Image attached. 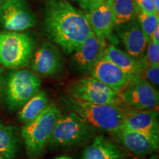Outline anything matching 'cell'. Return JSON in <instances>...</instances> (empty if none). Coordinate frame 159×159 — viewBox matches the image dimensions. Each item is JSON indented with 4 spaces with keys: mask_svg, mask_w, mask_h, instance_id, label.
<instances>
[{
    "mask_svg": "<svg viewBox=\"0 0 159 159\" xmlns=\"http://www.w3.org/2000/svg\"><path fill=\"white\" fill-rule=\"evenodd\" d=\"M136 8L134 0H113L112 11L114 26L124 25L134 19Z\"/></svg>",
    "mask_w": 159,
    "mask_h": 159,
    "instance_id": "44dd1931",
    "label": "cell"
},
{
    "mask_svg": "<svg viewBox=\"0 0 159 159\" xmlns=\"http://www.w3.org/2000/svg\"><path fill=\"white\" fill-rule=\"evenodd\" d=\"M5 0H0V11H1V8H2V6L3 5V2Z\"/></svg>",
    "mask_w": 159,
    "mask_h": 159,
    "instance_id": "4dcf8cb0",
    "label": "cell"
},
{
    "mask_svg": "<svg viewBox=\"0 0 159 159\" xmlns=\"http://www.w3.org/2000/svg\"><path fill=\"white\" fill-rule=\"evenodd\" d=\"M82 159H128V155L121 146L99 136L85 149Z\"/></svg>",
    "mask_w": 159,
    "mask_h": 159,
    "instance_id": "ac0fdd59",
    "label": "cell"
},
{
    "mask_svg": "<svg viewBox=\"0 0 159 159\" xmlns=\"http://www.w3.org/2000/svg\"><path fill=\"white\" fill-rule=\"evenodd\" d=\"M85 13H90L102 2V0H76Z\"/></svg>",
    "mask_w": 159,
    "mask_h": 159,
    "instance_id": "484cf974",
    "label": "cell"
},
{
    "mask_svg": "<svg viewBox=\"0 0 159 159\" xmlns=\"http://www.w3.org/2000/svg\"><path fill=\"white\" fill-rule=\"evenodd\" d=\"M113 0L102 2L100 5L90 13H87L92 31L101 39L115 40L113 35L114 29V16L112 11Z\"/></svg>",
    "mask_w": 159,
    "mask_h": 159,
    "instance_id": "2e32d148",
    "label": "cell"
},
{
    "mask_svg": "<svg viewBox=\"0 0 159 159\" xmlns=\"http://www.w3.org/2000/svg\"><path fill=\"white\" fill-rule=\"evenodd\" d=\"M137 12V20L138 25L142 30L143 34L146 38L148 43H150L152 35L153 34L155 30L158 26V15L152 14V13H147L142 11Z\"/></svg>",
    "mask_w": 159,
    "mask_h": 159,
    "instance_id": "7402d4cb",
    "label": "cell"
},
{
    "mask_svg": "<svg viewBox=\"0 0 159 159\" xmlns=\"http://www.w3.org/2000/svg\"><path fill=\"white\" fill-rule=\"evenodd\" d=\"M61 114V111L55 105H49L40 116L23 127L21 137L30 158L37 159L42 156Z\"/></svg>",
    "mask_w": 159,
    "mask_h": 159,
    "instance_id": "3957f363",
    "label": "cell"
},
{
    "mask_svg": "<svg viewBox=\"0 0 159 159\" xmlns=\"http://www.w3.org/2000/svg\"><path fill=\"white\" fill-rule=\"evenodd\" d=\"M35 41L21 32H0V65L8 69H20L30 63Z\"/></svg>",
    "mask_w": 159,
    "mask_h": 159,
    "instance_id": "5b68a950",
    "label": "cell"
},
{
    "mask_svg": "<svg viewBox=\"0 0 159 159\" xmlns=\"http://www.w3.org/2000/svg\"><path fill=\"white\" fill-rule=\"evenodd\" d=\"M69 91L70 96L85 102L122 106V101L118 93L91 76L80 78L71 83Z\"/></svg>",
    "mask_w": 159,
    "mask_h": 159,
    "instance_id": "52a82bcc",
    "label": "cell"
},
{
    "mask_svg": "<svg viewBox=\"0 0 159 159\" xmlns=\"http://www.w3.org/2000/svg\"><path fill=\"white\" fill-rule=\"evenodd\" d=\"M63 60L57 47L44 41L35 52L32 69L38 76L46 77L57 75L62 70Z\"/></svg>",
    "mask_w": 159,
    "mask_h": 159,
    "instance_id": "8fae6325",
    "label": "cell"
},
{
    "mask_svg": "<svg viewBox=\"0 0 159 159\" xmlns=\"http://www.w3.org/2000/svg\"><path fill=\"white\" fill-rule=\"evenodd\" d=\"M41 80L28 69H17L8 75L4 87V96L7 108L16 111L21 108L40 91Z\"/></svg>",
    "mask_w": 159,
    "mask_h": 159,
    "instance_id": "8992f818",
    "label": "cell"
},
{
    "mask_svg": "<svg viewBox=\"0 0 159 159\" xmlns=\"http://www.w3.org/2000/svg\"><path fill=\"white\" fill-rule=\"evenodd\" d=\"M143 78L148 81L153 86H158L159 84V66H147L142 73Z\"/></svg>",
    "mask_w": 159,
    "mask_h": 159,
    "instance_id": "cb8c5ba5",
    "label": "cell"
},
{
    "mask_svg": "<svg viewBox=\"0 0 159 159\" xmlns=\"http://www.w3.org/2000/svg\"><path fill=\"white\" fill-rule=\"evenodd\" d=\"M117 27L126 52L137 61L142 59L148 43L137 21L134 19Z\"/></svg>",
    "mask_w": 159,
    "mask_h": 159,
    "instance_id": "9a60e30c",
    "label": "cell"
},
{
    "mask_svg": "<svg viewBox=\"0 0 159 159\" xmlns=\"http://www.w3.org/2000/svg\"><path fill=\"white\" fill-rule=\"evenodd\" d=\"M19 148V138L16 128L0 122V156L7 159L16 156Z\"/></svg>",
    "mask_w": 159,
    "mask_h": 159,
    "instance_id": "ffe728a7",
    "label": "cell"
},
{
    "mask_svg": "<svg viewBox=\"0 0 159 159\" xmlns=\"http://www.w3.org/2000/svg\"><path fill=\"white\" fill-rule=\"evenodd\" d=\"M43 30L49 40L66 54L75 52L93 33L87 13L66 0H49L46 4Z\"/></svg>",
    "mask_w": 159,
    "mask_h": 159,
    "instance_id": "6da1fadb",
    "label": "cell"
},
{
    "mask_svg": "<svg viewBox=\"0 0 159 159\" xmlns=\"http://www.w3.org/2000/svg\"><path fill=\"white\" fill-rule=\"evenodd\" d=\"M55 159H71V157H69V156H60V157H57V158H55Z\"/></svg>",
    "mask_w": 159,
    "mask_h": 159,
    "instance_id": "f1b7e54d",
    "label": "cell"
},
{
    "mask_svg": "<svg viewBox=\"0 0 159 159\" xmlns=\"http://www.w3.org/2000/svg\"><path fill=\"white\" fill-rule=\"evenodd\" d=\"M89 74L118 94L125 89L130 80L128 75L124 71L103 57L89 71Z\"/></svg>",
    "mask_w": 159,
    "mask_h": 159,
    "instance_id": "4fadbf2b",
    "label": "cell"
},
{
    "mask_svg": "<svg viewBox=\"0 0 159 159\" xmlns=\"http://www.w3.org/2000/svg\"><path fill=\"white\" fill-rule=\"evenodd\" d=\"M112 135L125 149L138 156H147L158 150L159 137L126 128L119 129Z\"/></svg>",
    "mask_w": 159,
    "mask_h": 159,
    "instance_id": "30bf717a",
    "label": "cell"
},
{
    "mask_svg": "<svg viewBox=\"0 0 159 159\" xmlns=\"http://www.w3.org/2000/svg\"><path fill=\"white\" fill-rule=\"evenodd\" d=\"M2 67L0 66V92H1L2 88Z\"/></svg>",
    "mask_w": 159,
    "mask_h": 159,
    "instance_id": "f546056e",
    "label": "cell"
},
{
    "mask_svg": "<svg viewBox=\"0 0 159 159\" xmlns=\"http://www.w3.org/2000/svg\"><path fill=\"white\" fill-rule=\"evenodd\" d=\"M153 2H154L155 7H156V11L158 12V10H159V0H153Z\"/></svg>",
    "mask_w": 159,
    "mask_h": 159,
    "instance_id": "83f0119b",
    "label": "cell"
},
{
    "mask_svg": "<svg viewBox=\"0 0 159 159\" xmlns=\"http://www.w3.org/2000/svg\"><path fill=\"white\" fill-rule=\"evenodd\" d=\"M134 1L140 11L147 13L158 15V12L156 11L153 0H134Z\"/></svg>",
    "mask_w": 159,
    "mask_h": 159,
    "instance_id": "d4e9b609",
    "label": "cell"
},
{
    "mask_svg": "<svg viewBox=\"0 0 159 159\" xmlns=\"http://www.w3.org/2000/svg\"><path fill=\"white\" fill-rule=\"evenodd\" d=\"M144 59L148 66H159V43L150 41L148 43L146 56Z\"/></svg>",
    "mask_w": 159,
    "mask_h": 159,
    "instance_id": "603a6c76",
    "label": "cell"
},
{
    "mask_svg": "<svg viewBox=\"0 0 159 159\" xmlns=\"http://www.w3.org/2000/svg\"><path fill=\"white\" fill-rule=\"evenodd\" d=\"M105 1H106V0H102V2H105Z\"/></svg>",
    "mask_w": 159,
    "mask_h": 159,
    "instance_id": "d6a6232c",
    "label": "cell"
},
{
    "mask_svg": "<svg viewBox=\"0 0 159 159\" xmlns=\"http://www.w3.org/2000/svg\"><path fill=\"white\" fill-rule=\"evenodd\" d=\"M0 159H3V157H2V156H0Z\"/></svg>",
    "mask_w": 159,
    "mask_h": 159,
    "instance_id": "1f68e13d",
    "label": "cell"
},
{
    "mask_svg": "<svg viewBox=\"0 0 159 159\" xmlns=\"http://www.w3.org/2000/svg\"><path fill=\"white\" fill-rule=\"evenodd\" d=\"M49 105L47 94L43 91H38L21 108L18 119L21 122L27 124L42 114Z\"/></svg>",
    "mask_w": 159,
    "mask_h": 159,
    "instance_id": "d6986e66",
    "label": "cell"
},
{
    "mask_svg": "<svg viewBox=\"0 0 159 159\" xmlns=\"http://www.w3.org/2000/svg\"><path fill=\"white\" fill-rule=\"evenodd\" d=\"M97 128L74 112L61 114L49 142L51 148L83 145L95 136Z\"/></svg>",
    "mask_w": 159,
    "mask_h": 159,
    "instance_id": "277c9868",
    "label": "cell"
},
{
    "mask_svg": "<svg viewBox=\"0 0 159 159\" xmlns=\"http://www.w3.org/2000/svg\"><path fill=\"white\" fill-rule=\"evenodd\" d=\"M105 49V40L99 39L93 32L74 52L73 61L80 71L88 72L102 58Z\"/></svg>",
    "mask_w": 159,
    "mask_h": 159,
    "instance_id": "7c38bea8",
    "label": "cell"
},
{
    "mask_svg": "<svg viewBox=\"0 0 159 159\" xmlns=\"http://www.w3.org/2000/svg\"><path fill=\"white\" fill-rule=\"evenodd\" d=\"M119 96L125 104L139 111L156 108L159 102L158 91L141 77L129 81Z\"/></svg>",
    "mask_w": 159,
    "mask_h": 159,
    "instance_id": "ba28073f",
    "label": "cell"
},
{
    "mask_svg": "<svg viewBox=\"0 0 159 159\" xmlns=\"http://www.w3.org/2000/svg\"><path fill=\"white\" fill-rule=\"evenodd\" d=\"M122 128L159 137L158 111L155 108L143 111L127 109Z\"/></svg>",
    "mask_w": 159,
    "mask_h": 159,
    "instance_id": "5bb4252c",
    "label": "cell"
},
{
    "mask_svg": "<svg viewBox=\"0 0 159 159\" xmlns=\"http://www.w3.org/2000/svg\"><path fill=\"white\" fill-rule=\"evenodd\" d=\"M103 58L111 61L124 71L128 75L130 80L140 77H142L143 70L148 66L144 57L137 61L130 56L127 52L112 44L106 47Z\"/></svg>",
    "mask_w": 159,
    "mask_h": 159,
    "instance_id": "e0dca14e",
    "label": "cell"
},
{
    "mask_svg": "<svg viewBox=\"0 0 159 159\" xmlns=\"http://www.w3.org/2000/svg\"><path fill=\"white\" fill-rule=\"evenodd\" d=\"M35 17L25 0H5L0 24L5 31L21 32L35 27Z\"/></svg>",
    "mask_w": 159,
    "mask_h": 159,
    "instance_id": "9c48e42d",
    "label": "cell"
},
{
    "mask_svg": "<svg viewBox=\"0 0 159 159\" xmlns=\"http://www.w3.org/2000/svg\"><path fill=\"white\" fill-rule=\"evenodd\" d=\"M66 108L97 129L113 133L123 128L127 108L115 105L94 104L69 96L63 99Z\"/></svg>",
    "mask_w": 159,
    "mask_h": 159,
    "instance_id": "7a4b0ae2",
    "label": "cell"
},
{
    "mask_svg": "<svg viewBox=\"0 0 159 159\" xmlns=\"http://www.w3.org/2000/svg\"><path fill=\"white\" fill-rule=\"evenodd\" d=\"M150 41H154L156 43H159V27L158 26L156 27V30H155L153 34L152 35V38H151Z\"/></svg>",
    "mask_w": 159,
    "mask_h": 159,
    "instance_id": "4316f807",
    "label": "cell"
}]
</instances>
